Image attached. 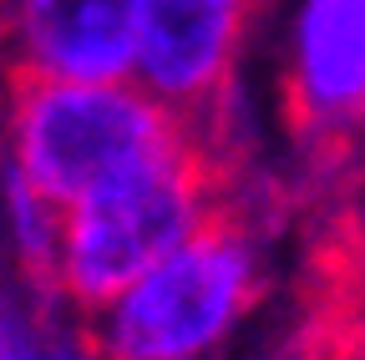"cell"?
I'll return each instance as SVG.
<instances>
[{
	"label": "cell",
	"instance_id": "ba28073f",
	"mask_svg": "<svg viewBox=\"0 0 365 360\" xmlns=\"http://www.w3.org/2000/svg\"><path fill=\"white\" fill-rule=\"evenodd\" d=\"M56 360H76V355H71V350H61V355H56Z\"/></svg>",
	"mask_w": 365,
	"mask_h": 360
},
{
	"label": "cell",
	"instance_id": "6da1fadb",
	"mask_svg": "<svg viewBox=\"0 0 365 360\" xmlns=\"http://www.w3.org/2000/svg\"><path fill=\"white\" fill-rule=\"evenodd\" d=\"M239 127H198L182 148L137 163L91 188L61 218V289L81 314L107 309L137 279L178 254L213 208L249 188Z\"/></svg>",
	"mask_w": 365,
	"mask_h": 360
},
{
	"label": "cell",
	"instance_id": "3957f363",
	"mask_svg": "<svg viewBox=\"0 0 365 360\" xmlns=\"http://www.w3.org/2000/svg\"><path fill=\"white\" fill-rule=\"evenodd\" d=\"M269 223V193L244 188L213 218L148 269L107 309L86 314L81 345L91 360H198L223 330L264 294L259 239Z\"/></svg>",
	"mask_w": 365,
	"mask_h": 360
},
{
	"label": "cell",
	"instance_id": "52a82bcc",
	"mask_svg": "<svg viewBox=\"0 0 365 360\" xmlns=\"http://www.w3.org/2000/svg\"><path fill=\"white\" fill-rule=\"evenodd\" d=\"M0 360H31V350H26L21 330L11 325V314H0Z\"/></svg>",
	"mask_w": 365,
	"mask_h": 360
},
{
	"label": "cell",
	"instance_id": "8992f818",
	"mask_svg": "<svg viewBox=\"0 0 365 360\" xmlns=\"http://www.w3.org/2000/svg\"><path fill=\"white\" fill-rule=\"evenodd\" d=\"M294 360H365V213L319 223L304 264V314Z\"/></svg>",
	"mask_w": 365,
	"mask_h": 360
},
{
	"label": "cell",
	"instance_id": "277c9868",
	"mask_svg": "<svg viewBox=\"0 0 365 360\" xmlns=\"http://www.w3.org/2000/svg\"><path fill=\"white\" fill-rule=\"evenodd\" d=\"M269 0H137V76L208 127H234V66Z\"/></svg>",
	"mask_w": 365,
	"mask_h": 360
},
{
	"label": "cell",
	"instance_id": "5b68a950",
	"mask_svg": "<svg viewBox=\"0 0 365 360\" xmlns=\"http://www.w3.org/2000/svg\"><path fill=\"white\" fill-rule=\"evenodd\" d=\"M279 107L314 163L355 153L365 132V0H304Z\"/></svg>",
	"mask_w": 365,
	"mask_h": 360
},
{
	"label": "cell",
	"instance_id": "7a4b0ae2",
	"mask_svg": "<svg viewBox=\"0 0 365 360\" xmlns=\"http://www.w3.org/2000/svg\"><path fill=\"white\" fill-rule=\"evenodd\" d=\"M203 117L143 81H71L31 61H6V132L16 173L66 213L107 178L182 148Z\"/></svg>",
	"mask_w": 365,
	"mask_h": 360
}]
</instances>
